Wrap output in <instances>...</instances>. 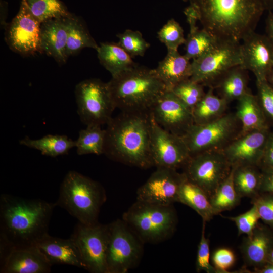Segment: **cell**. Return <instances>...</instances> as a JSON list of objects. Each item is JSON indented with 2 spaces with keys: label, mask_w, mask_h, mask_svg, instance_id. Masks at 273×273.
<instances>
[{
  "label": "cell",
  "mask_w": 273,
  "mask_h": 273,
  "mask_svg": "<svg viewBox=\"0 0 273 273\" xmlns=\"http://www.w3.org/2000/svg\"><path fill=\"white\" fill-rule=\"evenodd\" d=\"M159 40L165 44L167 51H178L179 47L184 44L186 38L180 25L174 19L164 24L157 33Z\"/></svg>",
  "instance_id": "74e56055"
},
{
  "label": "cell",
  "mask_w": 273,
  "mask_h": 273,
  "mask_svg": "<svg viewBox=\"0 0 273 273\" xmlns=\"http://www.w3.org/2000/svg\"><path fill=\"white\" fill-rule=\"evenodd\" d=\"M31 14L41 23L48 20L66 17L70 14L60 0H22Z\"/></svg>",
  "instance_id": "e575fe53"
},
{
  "label": "cell",
  "mask_w": 273,
  "mask_h": 273,
  "mask_svg": "<svg viewBox=\"0 0 273 273\" xmlns=\"http://www.w3.org/2000/svg\"><path fill=\"white\" fill-rule=\"evenodd\" d=\"M251 203L256 207L260 219L273 230V193H259L251 199Z\"/></svg>",
  "instance_id": "b9f144b4"
},
{
  "label": "cell",
  "mask_w": 273,
  "mask_h": 273,
  "mask_svg": "<svg viewBox=\"0 0 273 273\" xmlns=\"http://www.w3.org/2000/svg\"><path fill=\"white\" fill-rule=\"evenodd\" d=\"M108 83L116 108L123 112H150L166 89L153 69L138 65Z\"/></svg>",
  "instance_id": "277c9868"
},
{
  "label": "cell",
  "mask_w": 273,
  "mask_h": 273,
  "mask_svg": "<svg viewBox=\"0 0 273 273\" xmlns=\"http://www.w3.org/2000/svg\"><path fill=\"white\" fill-rule=\"evenodd\" d=\"M77 112L86 126L107 124L116 108L108 82L97 78L85 79L75 88Z\"/></svg>",
  "instance_id": "30bf717a"
},
{
  "label": "cell",
  "mask_w": 273,
  "mask_h": 273,
  "mask_svg": "<svg viewBox=\"0 0 273 273\" xmlns=\"http://www.w3.org/2000/svg\"><path fill=\"white\" fill-rule=\"evenodd\" d=\"M218 39L209 32L199 28L189 31L186 38L184 55L190 60L197 59L209 51Z\"/></svg>",
  "instance_id": "836d02e7"
},
{
  "label": "cell",
  "mask_w": 273,
  "mask_h": 273,
  "mask_svg": "<svg viewBox=\"0 0 273 273\" xmlns=\"http://www.w3.org/2000/svg\"><path fill=\"white\" fill-rule=\"evenodd\" d=\"M19 143L39 150L43 155L53 157L67 154L70 149L76 147V141L65 135L49 134L34 140L26 136Z\"/></svg>",
  "instance_id": "f546056e"
},
{
  "label": "cell",
  "mask_w": 273,
  "mask_h": 273,
  "mask_svg": "<svg viewBox=\"0 0 273 273\" xmlns=\"http://www.w3.org/2000/svg\"><path fill=\"white\" fill-rule=\"evenodd\" d=\"M47 260L53 264H65L84 268L79 250L74 240L46 234L35 244Z\"/></svg>",
  "instance_id": "44dd1931"
},
{
  "label": "cell",
  "mask_w": 273,
  "mask_h": 273,
  "mask_svg": "<svg viewBox=\"0 0 273 273\" xmlns=\"http://www.w3.org/2000/svg\"><path fill=\"white\" fill-rule=\"evenodd\" d=\"M184 13L189 25V31L198 28L196 24L198 21H199L200 17L197 10L192 6L189 5L185 9Z\"/></svg>",
  "instance_id": "f6af8a7d"
},
{
  "label": "cell",
  "mask_w": 273,
  "mask_h": 273,
  "mask_svg": "<svg viewBox=\"0 0 273 273\" xmlns=\"http://www.w3.org/2000/svg\"><path fill=\"white\" fill-rule=\"evenodd\" d=\"M266 81L271 86L273 87V68L268 74L266 78Z\"/></svg>",
  "instance_id": "f907efd6"
},
{
  "label": "cell",
  "mask_w": 273,
  "mask_h": 273,
  "mask_svg": "<svg viewBox=\"0 0 273 273\" xmlns=\"http://www.w3.org/2000/svg\"><path fill=\"white\" fill-rule=\"evenodd\" d=\"M259 104L268 126L273 128V87L266 80L256 81Z\"/></svg>",
  "instance_id": "f35d334b"
},
{
  "label": "cell",
  "mask_w": 273,
  "mask_h": 273,
  "mask_svg": "<svg viewBox=\"0 0 273 273\" xmlns=\"http://www.w3.org/2000/svg\"><path fill=\"white\" fill-rule=\"evenodd\" d=\"M153 70L166 89L171 90L180 82L190 78L191 62L178 51H167L165 57Z\"/></svg>",
  "instance_id": "603a6c76"
},
{
  "label": "cell",
  "mask_w": 273,
  "mask_h": 273,
  "mask_svg": "<svg viewBox=\"0 0 273 273\" xmlns=\"http://www.w3.org/2000/svg\"><path fill=\"white\" fill-rule=\"evenodd\" d=\"M268 262L273 264V248L269 254L268 259Z\"/></svg>",
  "instance_id": "816d5d0a"
},
{
  "label": "cell",
  "mask_w": 273,
  "mask_h": 273,
  "mask_svg": "<svg viewBox=\"0 0 273 273\" xmlns=\"http://www.w3.org/2000/svg\"><path fill=\"white\" fill-rule=\"evenodd\" d=\"M178 202L191 207L206 222L215 215L206 193L187 177L179 189Z\"/></svg>",
  "instance_id": "83f0119b"
},
{
  "label": "cell",
  "mask_w": 273,
  "mask_h": 273,
  "mask_svg": "<svg viewBox=\"0 0 273 273\" xmlns=\"http://www.w3.org/2000/svg\"><path fill=\"white\" fill-rule=\"evenodd\" d=\"M66 17L53 18L42 23L40 27L41 53L65 63L68 57L66 46L68 24Z\"/></svg>",
  "instance_id": "7402d4cb"
},
{
  "label": "cell",
  "mask_w": 273,
  "mask_h": 273,
  "mask_svg": "<svg viewBox=\"0 0 273 273\" xmlns=\"http://www.w3.org/2000/svg\"><path fill=\"white\" fill-rule=\"evenodd\" d=\"M204 87L189 78L177 84L171 90L192 111L206 93Z\"/></svg>",
  "instance_id": "8d00e7d4"
},
{
  "label": "cell",
  "mask_w": 273,
  "mask_h": 273,
  "mask_svg": "<svg viewBox=\"0 0 273 273\" xmlns=\"http://www.w3.org/2000/svg\"><path fill=\"white\" fill-rule=\"evenodd\" d=\"M241 66L253 73L256 81L266 80L273 68V46L268 37L252 31L241 40Z\"/></svg>",
  "instance_id": "e0dca14e"
},
{
  "label": "cell",
  "mask_w": 273,
  "mask_h": 273,
  "mask_svg": "<svg viewBox=\"0 0 273 273\" xmlns=\"http://www.w3.org/2000/svg\"><path fill=\"white\" fill-rule=\"evenodd\" d=\"M259 167L261 170H273V130L269 134Z\"/></svg>",
  "instance_id": "ee69618b"
},
{
  "label": "cell",
  "mask_w": 273,
  "mask_h": 273,
  "mask_svg": "<svg viewBox=\"0 0 273 273\" xmlns=\"http://www.w3.org/2000/svg\"><path fill=\"white\" fill-rule=\"evenodd\" d=\"M248 71L240 65L232 67L220 78L213 89L229 103L237 101L250 91Z\"/></svg>",
  "instance_id": "484cf974"
},
{
  "label": "cell",
  "mask_w": 273,
  "mask_h": 273,
  "mask_svg": "<svg viewBox=\"0 0 273 273\" xmlns=\"http://www.w3.org/2000/svg\"><path fill=\"white\" fill-rule=\"evenodd\" d=\"M209 87L192 109L194 123L202 125L213 122L226 114L229 103Z\"/></svg>",
  "instance_id": "4316f807"
},
{
  "label": "cell",
  "mask_w": 273,
  "mask_h": 273,
  "mask_svg": "<svg viewBox=\"0 0 273 273\" xmlns=\"http://www.w3.org/2000/svg\"><path fill=\"white\" fill-rule=\"evenodd\" d=\"M183 169L187 178L210 198L229 175L232 166L223 151H212L191 157Z\"/></svg>",
  "instance_id": "8fae6325"
},
{
  "label": "cell",
  "mask_w": 273,
  "mask_h": 273,
  "mask_svg": "<svg viewBox=\"0 0 273 273\" xmlns=\"http://www.w3.org/2000/svg\"><path fill=\"white\" fill-rule=\"evenodd\" d=\"M96 51L100 64L110 73L112 77L138 65L132 57L117 43H100Z\"/></svg>",
  "instance_id": "d4e9b609"
},
{
  "label": "cell",
  "mask_w": 273,
  "mask_h": 273,
  "mask_svg": "<svg viewBox=\"0 0 273 273\" xmlns=\"http://www.w3.org/2000/svg\"><path fill=\"white\" fill-rule=\"evenodd\" d=\"M106 199L105 189L100 183L71 170L65 176L55 203L78 222L92 225L98 222L101 208Z\"/></svg>",
  "instance_id": "5b68a950"
},
{
  "label": "cell",
  "mask_w": 273,
  "mask_h": 273,
  "mask_svg": "<svg viewBox=\"0 0 273 273\" xmlns=\"http://www.w3.org/2000/svg\"><path fill=\"white\" fill-rule=\"evenodd\" d=\"M265 11H270L273 10V0H261Z\"/></svg>",
  "instance_id": "681fc988"
},
{
  "label": "cell",
  "mask_w": 273,
  "mask_h": 273,
  "mask_svg": "<svg viewBox=\"0 0 273 273\" xmlns=\"http://www.w3.org/2000/svg\"><path fill=\"white\" fill-rule=\"evenodd\" d=\"M237 101L235 113L241 124V134L270 128L266 122L256 95L249 91Z\"/></svg>",
  "instance_id": "cb8c5ba5"
},
{
  "label": "cell",
  "mask_w": 273,
  "mask_h": 273,
  "mask_svg": "<svg viewBox=\"0 0 273 273\" xmlns=\"http://www.w3.org/2000/svg\"><path fill=\"white\" fill-rule=\"evenodd\" d=\"M106 130L100 125H88L81 129L76 140L77 153L79 155L104 153Z\"/></svg>",
  "instance_id": "1f68e13d"
},
{
  "label": "cell",
  "mask_w": 273,
  "mask_h": 273,
  "mask_svg": "<svg viewBox=\"0 0 273 273\" xmlns=\"http://www.w3.org/2000/svg\"><path fill=\"white\" fill-rule=\"evenodd\" d=\"M234 222L237 228L238 235H250L258 223L260 219L256 207L252 205V207L246 212L233 217H224Z\"/></svg>",
  "instance_id": "60d3db41"
},
{
  "label": "cell",
  "mask_w": 273,
  "mask_h": 273,
  "mask_svg": "<svg viewBox=\"0 0 273 273\" xmlns=\"http://www.w3.org/2000/svg\"><path fill=\"white\" fill-rule=\"evenodd\" d=\"M41 24L22 0L17 14L7 29L6 40L10 48L24 56L41 53Z\"/></svg>",
  "instance_id": "5bb4252c"
},
{
  "label": "cell",
  "mask_w": 273,
  "mask_h": 273,
  "mask_svg": "<svg viewBox=\"0 0 273 273\" xmlns=\"http://www.w3.org/2000/svg\"><path fill=\"white\" fill-rule=\"evenodd\" d=\"M260 193H273V170H261Z\"/></svg>",
  "instance_id": "bcb514c9"
},
{
  "label": "cell",
  "mask_w": 273,
  "mask_h": 273,
  "mask_svg": "<svg viewBox=\"0 0 273 273\" xmlns=\"http://www.w3.org/2000/svg\"><path fill=\"white\" fill-rule=\"evenodd\" d=\"M241 132L235 113L229 112L209 123H194L182 138L192 157L208 151H223Z\"/></svg>",
  "instance_id": "ba28073f"
},
{
  "label": "cell",
  "mask_w": 273,
  "mask_h": 273,
  "mask_svg": "<svg viewBox=\"0 0 273 273\" xmlns=\"http://www.w3.org/2000/svg\"><path fill=\"white\" fill-rule=\"evenodd\" d=\"M66 18L68 24L66 46L67 57L75 54L85 48L97 50L99 46L90 35L83 21L71 13Z\"/></svg>",
  "instance_id": "4dcf8cb0"
},
{
  "label": "cell",
  "mask_w": 273,
  "mask_h": 273,
  "mask_svg": "<svg viewBox=\"0 0 273 273\" xmlns=\"http://www.w3.org/2000/svg\"><path fill=\"white\" fill-rule=\"evenodd\" d=\"M203 221L201 237L198 246L196 268L197 272L204 271L207 273H216L210 263L209 240L205 236L206 221Z\"/></svg>",
  "instance_id": "ab89813d"
},
{
  "label": "cell",
  "mask_w": 273,
  "mask_h": 273,
  "mask_svg": "<svg viewBox=\"0 0 273 273\" xmlns=\"http://www.w3.org/2000/svg\"><path fill=\"white\" fill-rule=\"evenodd\" d=\"M186 178L183 172L168 168H156L138 189L136 200L161 205L178 202L180 187Z\"/></svg>",
  "instance_id": "9a60e30c"
},
{
  "label": "cell",
  "mask_w": 273,
  "mask_h": 273,
  "mask_svg": "<svg viewBox=\"0 0 273 273\" xmlns=\"http://www.w3.org/2000/svg\"><path fill=\"white\" fill-rule=\"evenodd\" d=\"M256 273H273V264L267 263L262 267L254 269Z\"/></svg>",
  "instance_id": "c3c4849f"
},
{
  "label": "cell",
  "mask_w": 273,
  "mask_h": 273,
  "mask_svg": "<svg viewBox=\"0 0 273 273\" xmlns=\"http://www.w3.org/2000/svg\"><path fill=\"white\" fill-rule=\"evenodd\" d=\"M106 125L103 154L110 159L131 166L142 169L153 166L150 112L121 111Z\"/></svg>",
  "instance_id": "7a4b0ae2"
},
{
  "label": "cell",
  "mask_w": 273,
  "mask_h": 273,
  "mask_svg": "<svg viewBox=\"0 0 273 273\" xmlns=\"http://www.w3.org/2000/svg\"><path fill=\"white\" fill-rule=\"evenodd\" d=\"M273 248V230L266 224L258 223L252 232L244 238L240 246L244 260L254 269L268 262Z\"/></svg>",
  "instance_id": "ffe728a7"
},
{
  "label": "cell",
  "mask_w": 273,
  "mask_h": 273,
  "mask_svg": "<svg viewBox=\"0 0 273 273\" xmlns=\"http://www.w3.org/2000/svg\"><path fill=\"white\" fill-rule=\"evenodd\" d=\"M122 219L143 243L157 244L175 231L177 216L173 205H161L136 200Z\"/></svg>",
  "instance_id": "8992f818"
},
{
  "label": "cell",
  "mask_w": 273,
  "mask_h": 273,
  "mask_svg": "<svg viewBox=\"0 0 273 273\" xmlns=\"http://www.w3.org/2000/svg\"><path fill=\"white\" fill-rule=\"evenodd\" d=\"M235 255L229 248H220L216 249L212 255V265L216 272L226 273L234 264Z\"/></svg>",
  "instance_id": "7bdbcfd3"
},
{
  "label": "cell",
  "mask_w": 273,
  "mask_h": 273,
  "mask_svg": "<svg viewBox=\"0 0 273 273\" xmlns=\"http://www.w3.org/2000/svg\"><path fill=\"white\" fill-rule=\"evenodd\" d=\"M52 265L35 245L11 249L1 260V273H48Z\"/></svg>",
  "instance_id": "d6986e66"
},
{
  "label": "cell",
  "mask_w": 273,
  "mask_h": 273,
  "mask_svg": "<svg viewBox=\"0 0 273 273\" xmlns=\"http://www.w3.org/2000/svg\"><path fill=\"white\" fill-rule=\"evenodd\" d=\"M266 35L270 40L273 46V12L268 11V15L265 21Z\"/></svg>",
  "instance_id": "7dc6e473"
},
{
  "label": "cell",
  "mask_w": 273,
  "mask_h": 273,
  "mask_svg": "<svg viewBox=\"0 0 273 273\" xmlns=\"http://www.w3.org/2000/svg\"><path fill=\"white\" fill-rule=\"evenodd\" d=\"M270 128L240 134L223 150L232 167L257 166L261 162Z\"/></svg>",
  "instance_id": "ac0fdd59"
},
{
  "label": "cell",
  "mask_w": 273,
  "mask_h": 273,
  "mask_svg": "<svg viewBox=\"0 0 273 273\" xmlns=\"http://www.w3.org/2000/svg\"><path fill=\"white\" fill-rule=\"evenodd\" d=\"M56 203L8 194L0 197V253L34 246L48 234Z\"/></svg>",
  "instance_id": "6da1fadb"
},
{
  "label": "cell",
  "mask_w": 273,
  "mask_h": 273,
  "mask_svg": "<svg viewBox=\"0 0 273 273\" xmlns=\"http://www.w3.org/2000/svg\"><path fill=\"white\" fill-rule=\"evenodd\" d=\"M70 237L79 250L84 269L91 273H107V224L86 225L78 222Z\"/></svg>",
  "instance_id": "7c38bea8"
},
{
  "label": "cell",
  "mask_w": 273,
  "mask_h": 273,
  "mask_svg": "<svg viewBox=\"0 0 273 273\" xmlns=\"http://www.w3.org/2000/svg\"><path fill=\"white\" fill-rule=\"evenodd\" d=\"M233 181L235 190L242 198L252 199L259 193L262 171L257 166L244 165L232 167Z\"/></svg>",
  "instance_id": "f1b7e54d"
},
{
  "label": "cell",
  "mask_w": 273,
  "mask_h": 273,
  "mask_svg": "<svg viewBox=\"0 0 273 273\" xmlns=\"http://www.w3.org/2000/svg\"><path fill=\"white\" fill-rule=\"evenodd\" d=\"M118 39L117 43L132 58L144 56L150 44L138 30L126 29L116 35Z\"/></svg>",
  "instance_id": "d590c367"
},
{
  "label": "cell",
  "mask_w": 273,
  "mask_h": 273,
  "mask_svg": "<svg viewBox=\"0 0 273 273\" xmlns=\"http://www.w3.org/2000/svg\"><path fill=\"white\" fill-rule=\"evenodd\" d=\"M144 243L122 219L107 224V273H126L140 263Z\"/></svg>",
  "instance_id": "52a82bcc"
},
{
  "label": "cell",
  "mask_w": 273,
  "mask_h": 273,
  "mask_svg": "<svg viewBox=\"0 0 273 273\" xmlns=\"http://www.w3.org/2000/svg\"><path fill=\"white\" fill-rule=\"evenodd\" d=\"M241 197L237 193L233 181V171L219 185L209 200L215 215L230 210L240 202Z\"/></svg>",
  "instance_id": "d6a6232c"
},
{
  "label": "cell",
  "mask_w": 273,
  "mask_h": 273,
  "mask_svg": "<svg viewBox=\"0 0 273 273\" xmlns=\"http://www.w3.org/2000/svg\"><path fill=\"white\" fill-rule=\"evenodd\" d=\"M241 62L240 42L218 39L209 51L192 60L190 79L204 86L213 88L229 70L241 65Z\"/></svg>",
  "instance_id": "9c48e42d"
},
{
  "label": "cell",
  "mask_w": 273,
  "mask_h": 273,
  "mask_svg": "<svg viewBox=\"0 0 273 273\" xmlns=\"http://www.w3.org/2000/svg\"><path fill=\"white\" fill-rule=\"evenodd\" d=\"M150 112L160 126L181 137L194 124L192 110L171 90L160 95Z\"/></svg>",
  "instance_id": "2e32d148"
},
{
  "label": "cell",
  "mask_w": 273,
  "mask_h": 273,
  "mask_svg": "<svg viewBox=\"0 0 273 273\" xmlns=\"http://www.w3.org/2000/svg\"><path fill=\"white\" fill-rule=\"evenodd\" d=\"M151 154L153 166L177 170L191 158L183 138L158 124L151 113Z\"/></svg>",
  "instance_id": "4fadbf2b"
},
{
  "label": "cell",
  "mask_w": 273,
  "mask_h": 273,
  "mask_svg": "<svg viewBox=\"0 0 273 273\" xmlns=\"http://www.w3.org/2000/svg\"><path fill=\"white\" fill-rule=\"evenodd\" d=\"M199 15L202 28L217 39L240 42L255 29L265 9L261 0H184Z\"/></svg>",
  "instance_id": "3957f363"
}]
</instances>
